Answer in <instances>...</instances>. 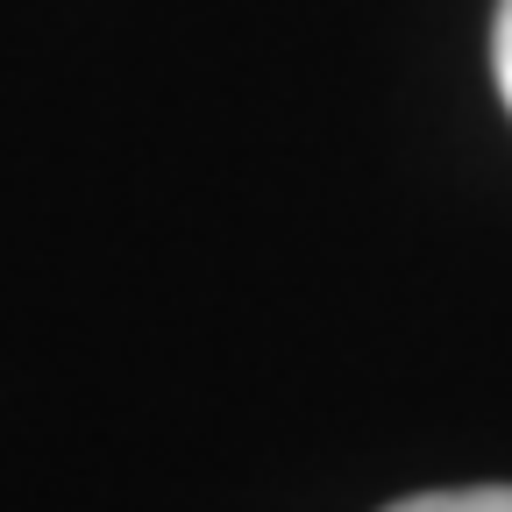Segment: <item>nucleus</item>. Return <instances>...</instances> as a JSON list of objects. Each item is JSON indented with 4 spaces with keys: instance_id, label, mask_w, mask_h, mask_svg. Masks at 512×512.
I'll list each match as a JSON object with an SVG mask.
<instances>
[{
    "instance_id": "1",
    "label": "nucleus",
    "mask_w": 512,
    "mask_h": 512,
    "mask_svg": "<svg viewBox=\"0 0 512 512\" xmlns=\"http://www.w3.org/2000/svg\"><path fill=\"white\" fill-rule=\"evenodd\" d=\"M384 512H512V484H477V491H420Z\"/></svg>"
},
{
    "instance_id": "2",
    "label": "nucleus",
    "mask_w": 512,
    "mask_h": 512,
    "mask_svg": "<svg viewBox=\"0 0 512 512\" xmlns=\"http://www.w3.org/2000/svg\"><path fill=\"white\" fill-rule=\"evenodd\" d=\"M491 64H498V93L512 107V0H498V29H491Z\"/></svg>"
}]
</instances>
